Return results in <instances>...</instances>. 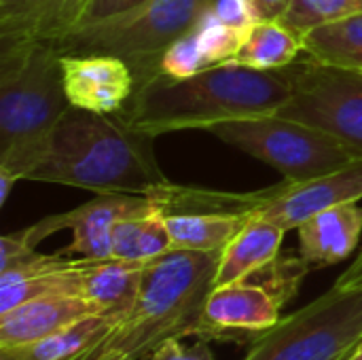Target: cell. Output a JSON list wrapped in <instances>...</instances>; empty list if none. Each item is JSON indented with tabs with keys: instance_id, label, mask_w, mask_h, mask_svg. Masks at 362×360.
I'll use <instances>...</instances> for the list:
<instances>
[{
	"instance_id": "6da1fadb",
	"label": "cell",
	"mask_w": 362,
	"mask_h": 360,
	"mask_svg": "<svg viewBox=\"0 0 362 360\" xmlns=\"http://www.w3.org/2000/svg\"><path fill=\"white\" fill-rule=\"evenodd\" d=\"M291 68L259 70L240 64H218L189 76L159 72L140 85L117 112L132 129L157 138L182 129L274 115L293 95Z\"/></svg>"
},
{
	"instance_id": "7a4b0ae2",
	"label": "cell",
	"mask_w": 362,
	"mask_h": 360,
	"mask_svg": "<svg viewBox=\"0 0 362 360\" xmlns=\"http://www.w3.org/2000/svg\"><path fill=\"white\" fill-rule=\"evenodd\" d=\"M153 140L119 117L70 106L57 123L45 157L25 180L93 193L151 195L170 185L157 163Z\"/></svg>"
},
{
	"instance_id": "3957f363",
	"label": "cell",
	"mask_w": 362,
	"mask_h": 360,
	"mask_svg": "<svg viewBox=\"0 0 362 360\" xmlns=\"http://www.w3.org/2000/svg\"><path fill=\"white\" fill-rule=\"evenodd\" d=\"M221 252L174 248L151 259L132 312L81 360H148L163 342L197 335Z\"/></svg>"
},
{
	"instance_id": "277c9868",
	"label": "cell",
	"mask_w": 362,
	"mask_h": 360,
	"mask_svg": "<svg viewBox=\"0 0 362 360\" xmlns=\"http://www.w3.org/2000/svg\"><path fill=\"white\" fill-rule=\"evenodd\" d=\"M68 110L53 42L0 47V174L25 180Z\"/></svg>"
},
{
	"instance_id": "5b68a950",
	"label": "cell",
	"mask_w": 362,
	"mask_h": 360,
	"mask_svg": "<svg viewBox=\"0 0 362 360\" xmlns=\"http://www.w3.org/2000/svg\"><path fill=\"white\" fill-rule=\"evenodd\" d=\"M212 6L214 0H148L125 15L78 25L53 45L59 55L123 59L132 68L138 89L161 72L170 47L199 25Z\"/></svg>"
},
{
	"instance_id": "8992f818",
	"label": "cell",
	"mask_w": 362,
	"mask_h": 360,
	"mask_svg": "<svg viewBox=\"0 0 362 360\" xmlns=\"http://www.w3.org/2000/svg\"><path fill=\"white\" fill-rule=\"evenodd\" d=\"M308 272L310 265L301 257H278L238 282L214 286L197 337L208 342H257L282 320V308L297 297Z\"/></svg>"
},
{
	"instance_id": "52a82bcc",
	"label": "cell",
	"mask_w": 362,
	"mask_h": 360,
	"mask_svg": "<svg viewBox=\"0 0 362 360\" xmlns=\"http://www.w3.org/2000/svg\"><path fill=\"white\" fill-rule=\"evenodd\" d=\"M362 344V284L320 295L250 344L242 360H348Z\"/></svg>"
},
{
	"instance_id": "ba28073f",
	"label": "cell",
	"mask_w": 362,
	"mask_h": 360,
	"mask_svg": "<svg viewBox=\"0 0 362 360\" xmlns=\"http://www.w3.org/2000/svg\"><path fill=\"white\" fill-rule=\"evenodd\" d=\"M221 142L276 168L284 180H310L329 174L354 159L331 134L280 115H261L212 125Z\"/></svg>"
},
{
	"instance_id": "9c48e42d",
	"label": "cell",
	"mask_w": 362,
	"mask_h": 360,
	"mask_svg": "<svg viewBox=\"0 0 362 360\" xmlns=\"http://www.w3.org/2000/svg\"><path fill=\"white\" fill-rule=\"evenodd\" d=\"M295 89L276 115L318 127L362 157V72L314 59L288 66Z\"/></svg>"
},
{
	"instance_id": "30bf717a",
	"label": "cell",
	"mask_w": 362,
	"mask_h": 360,
	"mask_svg": "<svg viewBox=\"0 0 362 360\" xmlns=\"http://www.w3.org/2000/svg\"><path fill=\"white\" fill-rule=\"evenodd\" d=\"M153 210H161L155 195L134 193H98L91 202L76 206L74 210L45 216L42 221L17 231V238L36 248L51 233L70 229L72 242L59 252L66 257H83L91 261L112 259V229L119 221L142 216Z\"/></svg>"
},
{
	"instance_id": "8fae6325",
	"label": "cell",
	"mask_w": 362,
	"mask_h": 360,
	"mask_svg": "<svg viewBox=\"0 0 362 360\" xmlns=\"http://www.w3.org/2000/svg\"><path fill=\"white\" fill-rule=\"evenodd\" d=\"M250 199L255 214L284 231L297 229L327 208L361 202L362 157H354L350 163L310 180H282L280 185L250 193Z\"/></svg>"
},
{
	"instance_id": "7c38bea8",
	"label": "cell",
	"mask_w": 362,
	"mask_h": 360,
	"mask_svg": "<svg viewBox=\"0 0 362 360\" xmlns=\"http://www.w3.org/2000/svg\"><path fill=\"white\" fill-rule=\"evenodd\" d=\"M70 106L98 115L119 112L136 91L132 68L112 55H62Z\"/></svg>"
},
{
	"instance_id": "4fadbf2b",
	"label": "cell",
	"mask_w": 362,
	"mask_h": 360,
	"mask_svg": "<svg viewBox=\"0 0 362 360\" xmlns=\"http://www.w3.org/2000/svg\"><path fill=\"white\" fill-rule=\"evenodd\" d=\"M91 0H0V47L55 42L78 28Z\"/></svg>"
},
{
	"instance_id": "5bb4252c",
	"label": "cell",
	"mask_w": 362,
	"mask_h": 360,
	"mask_svg": "<svg viewBox=\"0 0 362 360\" xmlns=\"http://www.w3.org/2000/svg\"><path fill=\"white\" fill-rule=\"evenodd\" d=\"M102 314L85 297L34 299L0 314V348H21L57 335L76 323Z\"/></svg>"
},
{
	"instance_id": "9a60e30c",
	"label": "cell",
	"mask_w": 362,
	"mask_h": 360,
	"mask_svg": "<svg viewBox=\"0 0 362 360\" xmlns=\"http://www.w3.org/2000/svg\"><path fill=\"white\" fill-rule=\"evenodd\" d=\"M299 257L310 267H329L346 261L358 246L362 208L358 202L327 208L297 227Z\"/></svg>"
},
{
	"instance_id": "2e32d148",
	"label": "cell",
	"mask_w": 362,
	"mask_h": 360,
	"mask_svg": "<svg viewBox=\"0 0 362 360\" xmlns=\"http://www.w3.org/2000/svg\"><path fill=\"white\" fill-rule=\"evenodd\" d=\"M248 30L231 28L216 21L210 13L195 25L187 36H182L163 55L161 72L174 76H189L193 72L225 64L240 49Z\"/></svg>"
},
{
	"instance_id": "e0dca14e",
	"label": "cell",
	"mask_w": 362,
	"mask_h": 360,
	"mask_svg": "<svg viewBox=\"0 0 362 360\" xmlns=\"http://www.w3.org/2000/svg\"><path fill=\"white\" fill-rule=\"evenodd\" d=\"M284 229L255 214L244 229L223 248L214 286L238 282L280 257Z\"/></svg>"
},
{
	"instance_id": "ac0fdd59",
	"label": "cell",
	"mask_w": 362,
	"mask_h": 360,
	"mask_svg": "<svg viewBox=\"0 0 362 360\" xmlns=\"http://www.w3.org/2000/svg\"><path fill=\"white\" fill-rule=\"evenodd\" d=\"M148 261H91L83 278V297L93 301L102 314L125 318L142 284V274Z\"/></svg>"
},
{
	"instance_id": "d6986e66",
	"label": "cell",
	"mask_w": 362,
	"mask_h": 360,
	"mask_svg": "<svg viewBox=\"0 0 362 360\" xmlns=\"http://www.w3.org/2000/svg\"><path fill=\"white\" fill-rule=\"evenodd\" d=\"M121 316L95 314L42 342L21 348H0V360H81L121 323Z\"/></svg>"
},
{
	"instance_id": "ffe728a7",
	"label": "cell",
	"mask_w": 362,
	"mask_h": 360,
	"mask_svg": "<svg viewBox=\"0 0 362 360\" xmlns=\"http://www.w3.org/2000/svg\"><path fill=\"white\" fill-rule=\"evenodd\" d=\"M255 216V212H182L165 214L172 248L216 252L223 250Z\"/></svg>"
},
{
	"instance_id": "44dd1931",
	"label": "cell",
	"mask_w": 362,
	"mask_h": 360,
	"mask_svg": "<svg viewBox=\"0 0 362 360\" xmlns=\"http://www.w3.org/2000/svg\"><path fill=\"white\" fill-rule=\"evenodd\" d=\"M303 53V38L286 23L257 21L248 28L240 49L231 55L229 64H240L259 70H278L297 62Z\"/></svg>"
},
{
	"instance_id": "7402d4cb",
	"label": "cell",
	"mask_w": 362,
	"mask_h": 360,
	"mask_svg": "<svg viewBox=\"0 0 362 360\" xmlns=\"http://www.w3.org/2000/svg\"><path fill=\"white\" fill-rule=\"evenodd\" d=\"M303 53L325 66L362 72V13L310 30Z\"/></svg>"
},
{
	"instance_id": "603a6c76",
	"label": "cell",
	"mask_w": 362,
	"mask_h": 360,
	"mask_svg": "<svg viewBox=\"0 0 362 360\" xmlns=\"http://www.w3.org/2000/svg\"><path fill=\"white\" fill-rule=\"evenodd\" d=\"M91 259H74L62 269L32 276L13 284H0V314L13 308L47 297H83V278Z\"/></svg>"
},
{
	"instance_id": "cb8c5ba5",
	"label": "cell",
	"mask_w": 362,
	"mask_h": 360,
	"mask_svg": "<svg viewBox=\"0 0 362 360\" xmlns=\"http://www.w3.org/2000/svg\"><path fill=\"white\" fill-rule=\"evenodd\" d=\"M362 13V0H293L280 19L301 38L329 21L346 19Z\"/></svg>"
},
{
	"instance_id": "d4e9b609",
	"label": "cell",
	"mask_w": 362,
	"mask_h": 360,
	"mask_svg": "<svg viewBox=\"0 0 362 360\" xmlns=\"http://www.w3.org/2000/svg\"><path fill=\"white\" fill-rule=\"evenodd\" d=\"M155 212V210H153ZM151 214V212H148ZM144 216H132V219H123L115 225L112 229V259H121V261H140V231H142V223Z\"/></svg>"
},
{
	"instance_id": "484cf974",
	"label": "cell",
	"mask_w": 362,
	"mask_h": 360,
	"mask_svg": "<svg viewBox=\"0 0 362 360\" xmlns=\"http://www.w3.org/2000/svg\"><path fill=\"white\" fill-rule=\"evenodd\" d=\"M210 15L216 21L231 25V28H240V30H248L252 23L259 21L257 11L252 8L248 0H214Z\"/></svg>"
},
{
	"instance_id": "4316f807",
	"label": "cell",
	"mask_w": 362,
	"mask_h": 360,
	"mask_svg": "<svg viewBox=\"0 0 362 360\" xmlns=\"http://www.w3.org/2000/svg\"><path fill=\"white\" fill-rule=\"evenodd\" d=\"M148 360H214L212 350L208 348V339H199L193 346L182 344V337H172L163 342Z\"/></svg>"
},
{
	"instance_id": "83f0119b",
	"label": "cell",
	"mask_w": 362,
	"mask_h": 360,
	"mask_svg": "<svg viewBox=\"0 0 362 360\" xmlns=\"http://www.w3.org/2000/svg\"><path fill=\"white\" fill-rule=\"evenodd\" d=\"M144 2H148V0H91L78 25L98 23V21H104V19H110V17L125 15V13L138 8Z\"/></svg>"
},
{
	"instance_id": "f1b7e54d",
	"label": "cell",
	"mask_w": 362,
	"mask_h": 360,
	"mask_svg": "<svg viewBox=\"0 0 362 360\" xmlns=\"http://www.w3.org/2000/svg\"><path fill=\"white\" fill-rule=\"evenodd\" d=\"M257 11L259 21H278L284 17L293 0H248Z\"/></svg>"
},
{
	"instance_id": "f546056e",
	"label": "cell",
	"mask_w": 362,
	"mask_h": 360,
	"mask_svg": "<svg viewBox=\"0 0 362 360\" xmlns=\"http://www.w3.org/2000/svg\"><path fill=\"white\" fill-rule=\"evenodd\" d=\"M362 284V250L358 252V257L354 259V263L337 278L335 286L337 289H354Z\"/></svg>"
},
{
	"instance_id": "4dcf8cb0",
	"label": "cell",
	"mask_w": 362,
	"mask_h": 360,
	"mask_svg": "<svg viewBox=\"0 0 362 360\" xmlns=\"http://www.w3.org/2000/svg\"><path fill=\"white\" fill-rule=\"evenodd\" d=\"M348 360H362V344L356 348V352H354V354H352Z\"/></svg>"
},
{
	"instance_id": "1f68e13d",
	"label": "cell",
	"mask_w": 362,
	"mask_h": 360,
	"mask_svg": "<svg viewBox=\"0 0 362 360\" xmlns=\"http://www.w3.org/2000/svg\"><path fill=\"white\" fill-rule=\"evenodd\" d=\"M102 360H112V359H102Z\"/></svg>"
}]
</instances>
